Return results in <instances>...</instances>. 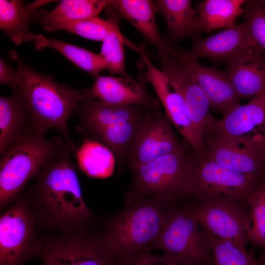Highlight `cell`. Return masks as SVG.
I'll return each mask as SVG.
<instances>
[{
  "instance_id": "cell-1",
  "label": "cell",
  "mask_w": 265,
  "mask_h": 265,
  "mask_svg": "<svg viewBox=\"0 0 265 265\" xmlns=\"http://www.w3.org/2000/svg\"><path fill=\"white\" fill-rule=\"evenodd\" d=\"M72 153L68 143L53 157L34 177L27 196L39 225L62 234L87 229L95 221L83 199Z\"/></svg>"
},
{
  "instance_id": "cell-2",
  "label": "cell",
  "mask_w": 265,
  "mask_h": 265,
  "mask_svg": "<svg viewBox=\"0 0 265 265\" xmlns=\"http://www.w3.org/2000/svg\"><path fill=\"white\" fill-rule=\"evenodd\" d=\"M10 57L17 64V80L12 89L30 113L38 133L45 135L54 129L71 146L75 154L77 147L68 131L67 121L78 106L84 101L94 100L90 88L81 90L56 82L50 76L40 74L28 67L16 52Z\"/></svg>"
},
{
  "instance_id": "cell-3",
  "label": "cell",
  "mask_w": 265,
  "mask_h": 265,
  "mask_svg": "<svg viewBox=\"0 0 265 265\" xmlns=\"http://www.w3.org/2000/svg\"><path fill=\"white\" fill-rule=\"evenodd\" d=\"M175 204L156 197L126 203L122 210L105 221L98 234L110 258L116 262L154 249Z\"/></svg>"
},
{
  "instance_id": "cell-4",
  "label": "cell",
  "mask_w": 265,
  "mask_h": 265,
  "mask_svg": "<svg viewBox=\"0 0 265 265\" xmlns=\"http://www.w3.org/2000/svg\"><path fill=\"white\" fill-rule=\"evenodd\" d=\"M151 112L141 105L118 106L94 99L80 103L74 114L77 131L108 148L120 170L127 165L137 134Z\"/></svg>"
},
{
  "instance_id": "cell-5",
  "label": "cell",
  "mask_w": 265,
  "mask_h": 265,
  "mask_svg": "<svg viewBox=\"0 0 265 265\" xmlns=\"http://www.w3.org/2000/svg\"><path fill=\"white\" fill-rule=\"evenodd\" d=\"M199 158L189 147L130 168L132 180L125 195V204L147 197L175 204L187 199Z\"/></svg>"
},
{
  "instance_id": "cell-6",
  "label": "cell",
  "mask_w": 265,
  "mask_h": 265,
  "mask_svg": "<svg viewBox=\"0 0 265 265\" xmlns=\"http://www.w3.org/2000/svg\"><path fill=\"white\" fill-rule=\"evenodd\" d=\"M68 143L62 136L47 139L45 135L37 134L10 146L3 152L0 160V212Z\"/></svg>"
},
{
  "instance_id": "cell-7",
  "label": "cell",
  "mask_w": 265,
  "mask_h": 265,
  "mask_svg": "<svg viewBox=\"0 0 265 265\" xmlns=\"http://www.w3.org/2000/svg\"><path fill=\"white\" fill-rule=\"evenodd\" d=\"M37 215L21 193L0 218V265H24L39 257L45 240L39 235Z\"/></svg>"
},
{
  "instance_id": "cell-8",
  "label": "cell",
  "mask_w": 265,
  "mask_h": 265,
  "mask_svg": "<svg viewBox=\"0 0 265 265\" xmlns=\"http://www.w3.org/2000/svg\"><path fill=\"white\" fill-rule=\"evenodd\" d=\"M155 249L181 265H212L209 234L200 230L187 209L176 204L170 211Z\"/></svg>"
},
{
  "instance_id": "cell-9",
  "label": "cell",
  "mask_w": 265,
  "mask_h": 265,
  "mask_svg": "<svg viewBox=\"0 0 265 265\" xmlns=\"http://www.w3.org/2000/svg\"><path fill=\"white\" fill-rule=\"evenodd\" d=\"M264 179L200 157L187 199L193 198L194 203L226 201L246 207Z\"/></svg>"
},
{
  "instance_id": "cell-10",
  "label": "cell",
  "mask_w": 265,
  "mask_h": 265,
  "mask_svg": "<svg viewBox=\"0 0 265 265\" xmlns=\"http://www.w3.org/2000/svg\"><path fill=\"white\" fill-rule=\"evenodd\" d=\"M39 257L43 265H116L99 234L87 229L45 240Z\"/></svg>"
},
{
  "instance_id": "cell-11",
  "label": "cell",
  "mask_w": 265,
  "mask_h": 265,
  "mask_svg": "<svg viewBox=\"0 0 265 265\" xmlns=\"http://www.w3.org/2000/svg\"><path fill=\"white\" fill-rule=\"evenodd\" d=\"M158 57L161 71L183 98L191 119L204 137L217 120L211 114L209 101L192 76L183 56L182 50L172 48Z\"/></svg>"
},
{
  "instance_id": "cell-12",
  "label": "cell",
  "mask_w": 265,
  "mask_h": 265,
  "mask_svg": "<svg viewBox=\"0 0 265 265\" xmlns=\"http://www.w3.org/2000/svg\"><path fill=\"white\" fill-rule=\"evenodd\" d=\"M184 207L192 214L205 231L219 239L245 248L250 228L245 206L214 201L192 203Z\"/></svg>"
},
{
  "instance_id": "cell-13",
  "label": "cell",
  "mask_w": 265,
  "mask_h": 265,
  "mask_svg": "<svg viewBox=\"0 0 265 265\" xmlns=\"http://www.w3.org/2000/svg\"><path fill=\"white\" fill-rule=\"evenodd\" d=\"M190 146L180 140L166 114L151 112L140 129L128 155L129 169L160 157L185 151Z\"/></svg>"
},
{
  "instance_id": "cell-14",
  "label": "cell",
  "mask_w": 265,
  "mask_h": 265,
  "mask_svg": "<svg viewBox=\"0 0 265 265\" xmlns=\"http://www.w3.org/2000/svg\"><path fill=\"white\" fill-rule=\"evenodd\" d=\"M139 54L146 68L147 82L154 88L171 123L196 154L199 157H205L203 136L191 119L183 98L161 70L153 64L144 51Z\"/></svg>"
},
{
  "instance_id": "cell-15",
  "label": "cell",
  "mask_w": 265,
  "mask_h": 265,
  "mask_svg": "<svg viewBox=\"0 0 265 265\" xmlns=\"http://www.w3.org/2000/svg\"><path fill=\"white\" fill-rule=\"evenodd\" d=\"M205 157L225 167L265 177V148L220 133L204 136Z\"/></svg>"
},
{
  "instance_id": "cell-16",
  "label": "cell",
  "mask_w": 265,
  "mask_h": 265,
  "mask_svg": "<svg viewBox=\"0 0 265 265\" xmlns=\"http://www.w3.org/2000/svg\"><path fill=\"white\" fill-rule=\"evenodd\" d=\"M210 132L265 148V89L247 104L239 105L224 115Z\"/></svg>"
},
{
  "instance_id": "cell-17",
  "label": "cell",
  "mask_w": 265,
  "mask_h": 265,
  "mask_svg": "<svg viewBox=\"0 0 265 265\" xmlns=\"http://www.w3.org/2000/svg\"><path fill=\"white\" fill-rule=\"evenodd\" d=\"M147 82L144 71L140 73L137 80L130 77L100 76L95 78L90 90L95 99L109 105H138L152 111H160V103L149 92Z\"/></svg>"
},
{
  "instance_id": "cell-18",
  "label": "cell",
  "mask_w": 265,
  "mask_h": 265,
  "mask_svg": "<svg viewBox=\"0 0 265 265\" xmlns=\"http://www.w3.org/2000/svg\"><path fill=\"white\" fill-rule=\"evenodd\" d=\"M182 54L192 76L214 110L224 115L240 105V99L226 72L203 66L197 59L187 57L183 50Z\"/></svg>"
},
{
  "instance_id": "cell-19",
  "label": "cell",
  "mask_w": 265,
  "mask_h": 265,
  "mask_svg": "<svg viewBox=\"0 0 265 265\" xmlns=\"http://www.w3.org/2000/svg\"><path fill=\"white\" fill-rule=\"evenodd\" d=\"M191 49L184 51L189 58L206 57L213 62L226 63L245 49L250 48L242 24L226 28L205 38H193Z\"/></svg>"
},
{
  "instance_id": "cell-20",
  "label": "cell",
  "mask_w": 265,
  "mask_h": 265,
  "mask_svg": "<svg viewBox=\"0 0 265 265\" xmlns=\"http://www.w3.org/2000/svg\"><path fill=\"white\" fill-rule=\"evenodd\" d=\"M226 73L240 99L265 89V56L250 47L227 63Z\"/></svg>"
},
{
  "instance_id": "cell-21",
  "label": "cell",
  "mask_w": 265,
  "mask_h": 265,
  "mask_svg": "<svg viewBox=\"0 0 265 265\" xmlns=\"http://www.w3.org/2000/svg\"><path fill=\"white\" fill-rule=\"evenodd\" d=\"M0 155L10 146L39 134L32 116L20 98L0 97Z\"/></svg>"
},
{
  "instance_id": "cell-22",
  "label": "cell",
  "mask_w": 265,
  "mask_h": 265,
  "mask_svg": "<svg viewBox=\"0 0 265 265\" xmlns=\"http://www.w3.org/2000/svg\"><path fill=\"white\" fill-rule=\"evenodd\" d=\"M109 3L156 48L158 55L164 54L171 50L172 47L158 31L153 0H111Z\"/></svg>"
},
{
  "instance_id": "cell-23",
  "label": "cell",
  "mask_w": 265,
  "mask_h": 265,
  "mask_svg": "<svg viewBox=\"0 0 265 265\" xmlns=\"http://www.w3.org/2000/svg\"><path fill=\"white\" fill-rule=\"evenodd\" d=\"M153 1L156 13L161 15L166 24L168 33L165 40L168 45L186 37H200L197 11L190 0Z\"/></svg>"
},
{
  "instance_id": "cell-24",
  "label": "cell",
  "mask_w": 265,
  "mask_h": 265,
  "mask_svg": "<svg viewBox=\"0 0 265 265\" xmlns=\"http://www.w3.org/2000/svg\"><path fill=\"white\" fill-rule=\"evenodd\" d=\"M53 0H36L25 5L23 0H0V28L16 45L34 40L37 35L29 25L40 7Z\"/></svg>"
},
{
  "instance_id": "cell-25",
  "label": "cell",
  "mask_w": 265,
  "mask_h": 265,
  "mask_svg": "<svg viewBox=\"0 0 265 265\" xmlns=\"http://www.w3.org/2000/svg\"><path fill=\"white\" fill-rule=\"evenodd\" d=\"M244 0H205L197 3V23L201 31L210 32L235 25L237 18L243 14Z\"/></svg>"
},
{
  "instance_id": "cell-26",
  "label": "cell",
  "mask_w": 265,
  "mask_h": 265,
  "mask_svg": "<svg viewBox=\"0 0 265 265\" xmlns=\"http://www.w3.org/2000/svg\"><path fill=\"white\" fill-rule=\"evenodd\" d=\"M75 155L79 168L90 177L106 178L113 172L116 159L112 152L89 137H83Z\"/></svg>"
},
{
  "instance_id": "cell-27",
  "label": "cell",
  "mask_w": 265,
  "mask_h": 265,
  "mask_svg": "<svg viewBox=\"0 0 265 265\" xmlns=\"http://www.w3.org/2000/svg\"><path fill=\"white\" fill-rule=\"evenodd\" d=\"M109 0H63L50 11L39 10L34 19L47 25L97 16L106 8Z\"/></svg>"
},
{
  "instance_id": "cell-28",
  "label": "cell",
  "mask_w": 265,
  "mask_h": 265,
  "mask_svg": "<svg viewBox=\"0 0 265 265\" xmlns=\"http://www.w3.org/2000/svg\"><path fill=\"white\" fill-rule=\"evenodd\" d=\"M105 9L112 26L103 41L99 54L105 63L106 69L111 75L130 77L126 72L124 48V43L128 42L125 40L120 32L117 12L109 2Z\"/></svg>"
},
{
  "instance_id": "cell-29",
  "label": "cell",
  "mask_w": 265,
  "mask_h": 265,
  "mask_svg": "<svg viewBox=\"0 0 265 265\" xmlns=\"http://www.w3.org/2000/svg\"><path fill=\"white\" fill-rule=\"evenodd\" d=\"M34 41V46L38 50L45 48L53 49L80 69L97 78L99 73L106 69L105 65L99 54L85 49L66 43L62 41L51 39L39 34Z\"/></svg>"
},
{
  "instance_id": "cell-30",
  "label": "cell",
  "mask_w": 265,
  "mask_h": 265,
  "mask_svg": "<svg viewBox=\"0 0 265 265\" xmlns=\"http://www.w3.org/2000/svg\"><path fill=\"white\" fill-rule=\"evenodd\" d=\"M244 26L250 47L265 56V4L262 0H246Z\"/></svg>"
},
{
  "instance_id": "cell-31",
  "label": "cell",
  "mask_w": 265,
  "mask_h": 265,
  "mask_svg": "<svg viewBox=\"0 0 265 265\" xmlns=\"http://www.w3.org/2000/svg\"><path fill=\"white\" fill-rule=\"evenodd\" d=\"M112 26L109 20L97 16L73 21L53 24L43 26L45 30H66L83 38L94 41H103Z\"/></svg>"
},
{
  "instance_id": "cell-32",
  "label": "cell",
  "mask_w": 265,
  "mask_h": 265,
  "mask_svg": "<svg viewBox=\"0 0 265 265\" xmlns=\"http://www.w3.org/2000/svg\"><path fill=\"white\" fill-rule=\"evenodd\" d=\"M208 234L212 265H263L248 254L245 248Z\"/></svg>"
},
{
  "instance_id": "cell-33",
  "label": "cell",
  "mask_w": 265,
  "mask_h": 265,
  "mask_svg": "<svg viewBox=\"0 0 265 265\" xmlns=\"http://www.w3.org/2000/svg\"><path fill=\"white\" fill-rule=\"evenodd\" d=\"M250 221L252 225L247 233L248 241L254 245L265 247V177L248 200Z\"/></svg>"
},
{
  "instance_id": "cell-34",
  "label": "cell",
  "mask_w": 265,
  "mask_h": 265,
  "mask_svg": "<svg viewBox=\"0 0 265 265\" xmlns=\"http://www.w3.org/2000/svg\"><path fill=\"white\" fill-rule=\"evenodd\" d=\"M115 263L116 265H181L164 254L156 255L151 252L121 258Z\"/></svg>"
},
{
  "instance_id": "cell-35",
  "label": "cell",
  "mask_w": 265,
  "mask_h": 265,
  "mask_svg": "<svg viewBox=\"0 0 265 265\" xmlns=\"http://www.w3.org/2000/svg\"><path fill=\"white\" fill-rule=\"evenodd\" d=\"M17 75L14 71L4 60L0 58V83L9 85L13 89L16 84Z\"/></svg>"
},
{
  "instance_id": "cell-36",
  "label": "cell",
  "mask_w": 265,
  "mask_h": 265,
  "mask_svg": "<svg viewBox=\"0 0 265 265\" xmlns=\"http://www.w3.org/2000/svg\"><path fill=\"white\" fill-rule=\"evenodd\" d=\"M260 262L263 265H265V249L260 256Z\"/></svg>"
},
{
  "instance_id": "cell-37",
  "label": "cell",
  "mask_w": 265,
  "mask_h": 265,
  "mask_svg": "<svg viewBox=\"0 0 265 265\" xmlns=\"http://www.w3.org/2000/svg\"><path fill=\"white\" fill-rule=\"evenodd\" d=\"M262 1L265 4V0H262Z\"/></svg>"
}]
</instances>
